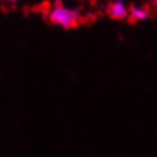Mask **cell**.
I'll use <instances>...</instances> for the list:
<instances>
[{"mask_svg":"<svg viewBox=\"0 0 157 157\" xmlns=\"http://www.w3.org/2000/svg\"><path fill=\"white\" fill-rule=\"evenodd\" d=\"M49 20L53 24L61 25L64 28H73V27H76L78 24L80 16H78L77 11L65 8V7L60 6V2H57L56 7L49 13Z\"/></svg>","mask_w":157,"mask_h":157,"instance_id":"cell-1","label":"cell"},{"mask_svg":"<svg viewBox=\"0 0 157 157\" xmlns=\"http://www.w3.org/2000/svg\"><path fill=\"white\" fill-rule=\"evenodd\" d=\"M108 13L112 19H124L127 17V8H125L124 3L123 2H115V3H111L108 6Z\"/></svg>","mask_w":157,"mask_h":157,"instance_id":"cell-2","label":"cell"},{"mask_svg":"<svg viewBox=\"0 0 157 157\" xmlns=\"http://www.w3.org/2000/svg\"><path fill=\"white\" fill-rule=\"evenodd\" d=\"M148 16V12L143 8H137V7H133L131 10V17L133 20H143Z\"/></svg>","mask_w":157,"mask_h":157,"instance_id":"cell-3","label":"cell"},{"mask_svg":"<svg viewBox=\"0 0 157 157\" xmlns=\"http://www.w3.org/2000/svg\"><path fill=\"white\" fill-rule=\"evenodd\" d=\"M8 2H15V0H8Z\"/></svg>","mask_w":157,"mask_h":157,"instance_id":"cell-4","label":"cell"}]
</instances>
